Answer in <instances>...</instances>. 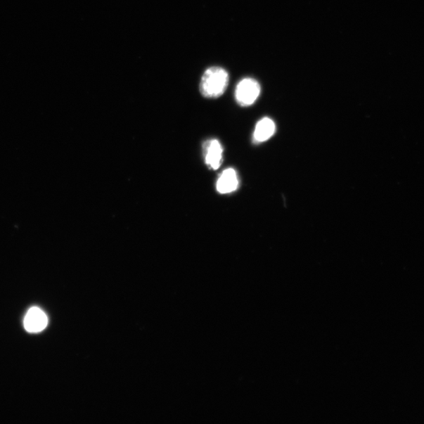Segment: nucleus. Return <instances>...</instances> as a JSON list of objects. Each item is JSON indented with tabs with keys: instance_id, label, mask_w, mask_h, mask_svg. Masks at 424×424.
Segmentation results:
<instances>
[{
	"instance_id": "obj_1",
	"label": "nucleus",
	"mask_w": 424,
	"mask_h": 424,
	"mask_svg": "<svg viewBox=\"0 0 424 424\" xmlns=\"http://www.w3.org/2000/svg\"><path fill=\"white\" fill-rule=\"evenodd\" d=\"M228 84V72L220 67H212L201 78L200 93L205 98H219L226 91Z\"/></svg>"
},
{
	"instance_id": "obj_2",
	"label": "nucleus",
	"mask_w": 424,
	"mask_h": 424,
	"mask_svg": "<svg viewBox=\"0 0 424 424\" xmlns=\"http://www.w3.org/2000/svg\"><path fill=\"white\" fill-rule=\"evenodd\" d=\"M260 86L257 80L251 78L242 79L235 91L236 100L241 106H249L255 103L259 96Z\"/></svg>"
},
{
	"instance_id": "obj_3",
	"label": "nucleus",
	"mask_w": 424,
	"mask_h": 424,
	"mask_svg": "<svg viewBox=\"0 0 424 424\" xmlns=\"http://www.w3.org/2000/svg\"><path fill=\"white\" fill-rule=\"evenodd\" d=\"M224 150L218 140L207 141L204 145L206 165L213 170H217L223 162Z\"/></svg>"
},
{
	"instance_id": "obj_4",
	"label": "nucleus",
	"mask_w": 424,
	"mask_h": 424,
	"mask_svg": "<svg viewBox=\"0 0 424 424\" xmlns=\"http://www.w3.org/2000/svg\"><path fill=\"white\" fill-rule=\"evenodd\" d=\"M47 322L49 320L42 309L32 307L25 316L24 325L27 331L37 333L43 331L47 326Z\"/></svg>"
},
{
	"instance_id": "obj_5",
	"label": "nucleus",
	"mask_w": 424,
	"mask_h": 424,
	"mask_svg": "<svg viewBox=\"0 0 424 424\" xmlns=\"http://www.w3.org/2000/svg\"><path fill=\"white\" fill-rule=\"evenodd\" d=\"M239 181L237 172L233 168H228L221 173L217 184V188L221 194L231 193L237 191Z\"/></svg>"
},
{
	"instance_id": "obj_6",
	"label": "nucleus",
	"mask_w": 424,
	"mask_h": 424,
	"mask_svg": "<svg viewBox=\"0 0 424 424\" xmlns=\"http://www.w3.org/2000/svg\"><path fill=\"white\" fill-rule=\"evenodd\" d=\"M276 131V126L270 118H264L259 121L254 131L255 143H264L270 139Z\"/></svg>"
}]
</instances>
